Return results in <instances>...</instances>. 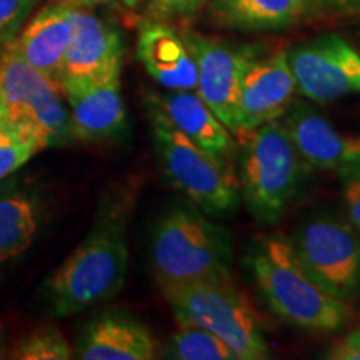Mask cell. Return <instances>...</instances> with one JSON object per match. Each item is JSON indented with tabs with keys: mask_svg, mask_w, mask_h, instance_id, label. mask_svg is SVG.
<instances>
[{
	"mask_svg": "<svg viewBox=\"0 0 360 360\" xmlns=\"http://www.w3.org/2000/svg\"><path fill=\"white\" fill-rule=\"evenodd\" d=\"M285 125L304 162L322 170L360 167V132L345 134L305 102H292Z\"/></svg>",
	"mask_w": 360,
	"mask_h": 360,
	"instance_id": "12",
	"label": "cell"
},
{
	"mask_svg": "<svg viewBox=\"0 0 360 360\" xmlns=\"http://www.w3.org/2000/svg\"><path fill=\"white\" fill-rule=\"evenodd\" d=\"M167 357L177 360H237L219 337L205 328L180 323V330L170 335Z\"/></svg>",
	"mask_w": 360,
	"mask_h": 360,
	"instance_id": "22",
	"label": "cell"
},
{
	"mask_svg": "<svg viewBox=\"0 0 360 360\" xmlns=\"http://www.w3.org/2000/svg\"><path fill=\"white\" fill-rule=\"evenodd\" d=\"M297 90L327 103L360 94V56L339 35H323L287 52Z\"/></svg>",
	"mask_w": 360,
	"mask_h": 360,
	"instance_id": "8",
	"label": "cell"
},
{
	"mask_svg": "<svg viewBox=\"0 0 360 360\" xmlns=\"http://www.w3.org/2000/svg\"><path fill=\"white\" fill-rule=\"evenodd\" d=\"M150 260L159 287L232 278V237L195 204L177 202L157 219Z\"/></svg>",
	"mask_w": 360,
	"mask_h": 360,
	"instance_id": "3",
	"label": "cell"
},
{
	"mask_svg": "<svg viewBox=\"0 0 360 360\" xmlns=\"http://www.w3.org/2000/svg\"><path fill=\"white\" fill-rule=\"evenodd\" d=\"M240 165V193L259 224L272 225L295 199L302 180V157L285 125L277 120L247 134Z\"/></svg>",
	"mask_w": 360,
	"mask_h": 360,
	"instance_id": "5",
	"label": "cell"
},
{
	"mask_svg": "<svg viewBox=\"0 0 360 360\" xmlns=\"http://www.w3.org/2000/svg\"><path fill=\"white\" fill-rule=\"evenodd\" d=\"M247 264L270 310L290 326L330 334L347 322L349 305L310 276L289 238H262Z\"/></svg>",
	"mask_w": 360,
	"mask_h": 360,
	"instance_id": "2",
	"label": "cell"
},
{
	"mask_svg": "<svg viewBox=\"0 0 360 360\" xmlns=\"http://www.w3.org/2000/svg\"><path fill=\"white\" fill-rule=\"evenodd\" d=\"M120 70L90 80L60 84L70 105V124L79 142H102L127 127V112L120 94Z\"/></svg>",
	"mask_w": 360,
	"mask_h": 360,
	"instance_id": "11",
	"label": "cell"
},
{
	"mask_svg": "<svg viewBox=\"0 0 360 360\" xmlns=\"http://www.w3.org/2000/svg\"><path fill=\"white\" fill-rule=\"evenodd\" d=\"M6 124H7V117H6V114H4V110H2V112H0V129H2Z\"/></svg>",
	"mask_w": 360,
	"mask_h": 360,
	"instance_id": "33",
	"label": "cell"
},
{
	"mask_svg": "<svg viewBox=\"0 0 360 360\" xmlns=\"http://www.w3.org/2000/svg\"><path fill=\"white\" fill-rule=\"evenodd\" d=\"M72 32L62 60L58 85L75 80H90L122 69V40L89 8L72 7Z\"/></svg>",
	"mask_w": 360,
	"mask_h": 360,
	"instance_id": "13",
	"label": "cell"
},
{
	"mask_svg": "<svg viewBox=\"0 0 360 360\" xmlns=\"http://www.w3.org/2000/svg\"><path fill=\"white\" fill-rule=\"evenodd\" d=\"M44 148V143L32 130L22 124L7 122L0 129V182L24 167Z\"/></svg>",
	"mask_w": 360,
	"mask_h": 360,
	"instance_id": "23",
	"label": "cell"
},
{
	"mask_svg": "<svg viewBox=\"0 0 360 360\" xmlns=\"http://www.w3.org/2000/svg\"><path fill=\"white\" fill-rule=\"evenodd\" d=\"M297 90L285 51L257 57L247 56L238 79V135L278 120L292 105Z\"/></svg>",
	"mask_w": 360,
	"mask_h": 360,
	"instance_id": "9",
	"label": "cell"
},
{
	"mask_svg": "<svg viewBox=\"0 0 360 360\" xmlns=\"http://www.w3.org/2000/svg\"><path fill=\"white\" fill-rule=\"evenodd\" d=\"M37 0H0V44L17 37Z\"/></svg>",
	"mask_w": 360,
	"mask_h": 360,
	"instance_id": "25",
	"label": "cell"
},
{
	"mask_svg": "<svg viewBox=\"0 0 360 360\" xmlns=\"http://www.w3.org/2000/svg\"><path fill=\"white\" fill-rule=\"evenodd\" d=\"M137 57L147 74L167 90H195L197 65L184 37L164 22H147L139 32Z\"/></svg>",
	"mask_w": 360,
	"mask_h": 360,
	"instance_id": "16",
	"label": "cell"
},
{
	"mask_svg": "<svg viewBox=\"0 0 360 360\" xmlns=\"http://www.w3.org/2000/svg\"><path fill=\"white\" fill-rule=\"evenodd\" d=\"M210 17L236 30H278L299 20L304 8L297 0H209Z\"/></svg>",
	"mask_w": 360,
	"mask_h": 360,
	"instance_id": "19",
	"label": "cell"
},
{
	"mask_svg": "<svg viewBox=\"0 0 360 360\" xmlns=\"http://www.w3.org/2000/svg\"><path fill=\"white\" fill-rule=\"evenodd\" d=\"M209 0H150V7L160 17H188Z\"/></svg>",
	"mask_w": 360,
	"mask_h": 360,
	"instance_id": "27",
	"label": "cell"
},
{
	"mask_svg": "<svg viewBox=\"0 0 360 360\" xmlns=\"http://www.w3.org/2000/svg\"><path fill=\"white\" fill-rule=\"evenodd\" d=\"M327 7L337 12H357L360 11V0H321Z\"/></svg>",
	"mask_w": 360,
	"mask_h": 360,
	"instance_id": "30",
	"label": "cell"
},
{
	"mask_svg": "<svg viewBox=\"0 0 360 360\" xmlns=\"http://www.w3.org/2000/svg\"><path fill=\"white\" fill-rule=\"evenodd\" d=\"M297 2H299L300 7L304 8V12H307L310 7L315 6V4H319V2H321V0H297Z\"/></svg>",
	"mask_w": 360,
	"mask_h": 360,
	"instance_id": "32",
	"label": "cell"
},
{
	"mask_svg": "<svg viewBox=\"0 0 360 360\" xmlns=\"http://www.w3.org/2000/svg\"><path fill=\"white\" fill-rule=\"evenodd\" d=\"M72 357L74 350L56 327H40L30 332L11 354V359L15 360H69Z\"/></svg>",
	"mask_w": 360,
	"mask_h": 360,
	"instance_id": "24",
	"label": "cell"
},
{
	"mask_svg": "<svg viewBox=\"0 0 360 360\" xmlns=\"http://www.w3.org/2000/svg\"><path fill=\"white\" fill-rule=\"evenodd\" d=\"M67 6L79 7V8H90L96 6H103V4H122V6L132 7L139 0H62Z\"/></svg>",
	"mask_w": 360,
	"mask_h": 360,
	"instance_id": "29",
	"label": "cell"
},
{
	"mask_svg": "<svg viewBox=\"0 0 360 360\" xmlns=\"http://www.w3.org/2000/svg\"><path fill=\"white\" fill-rule=\"evenodd\" d=\"M75 354L82 360H150L157 340L135 315L107 310L85 326Z\"/></svg>",
	"mask_w": 360,
	"mask_h": 360,
	"instance_id": "15",
	"label": "cell"
},
{
	"mask_svg": "<svg viewBox=\"0 0 360 360\" xmlns=\"http://www.w3.org/2000/svg\"><path fill=\"white\" fill-rule=\"evenodd\" d=\"M129 209L124 195L107 200L84 240L45 281L44 297L53 317H72L122 289L129 269Z\"/></svg>",
	"mask_w": 360,
	"mask_h": 360,
	"instance_id": "1",
	"label": "cell"
},
{
	"mask_svg": "<svg viewBox=\"0 0 360 360\" xmlns=\"http://www.w3.org/2000/svg\"><path fill=\"white\" fill-rule=\"evenodd\" d=\"M8 352V337L6 323L0 321V359H6Z\"/></svg>",
	"mask_w": 360,
	"mask_h": 360,
	"instance_id": "31",
	"label": "cell"
},
{
	"mask_svg": "<svg viewBox=\"0 0 360 360\" xmlns=\"http://www.w3.org/2000/svg\"><path fill=\"white\" fill-rule=\"evenodd\" d=\"M342 195L350 222L360 232V167L342 170Z\"/></svg>",
	"mask_w": 360,
	"mask_h": 360,
	"instance_id": "26",
	"label": "cell"
},
{
	"mask_svg": "<svg viewBox=\"0 0 360 360\" xmlns=\"http://www.w3.org/2000/svg\"><path fill=\"white\" fill-rule=\"evenodd\" d=\"M42 225V205L19 187L0 188V267L32 247Z\"/></svg>",
	"mask_w": 360,
	"mask_h": 360,
	"instance_id": "18",
	"label": "cell"
},
{
	"mask_svg": "<svg viewBox=\"0 0 360 360\" xmlns=\"http://www.w3.org/2000/svg\"><path fill=\"white\" fill-rule=\"evenodd\" d=\"M74 20L72 6L58 0L45 6L35 13L22 32L13 39L22 57L34 69L56 80L58 84L62 60L69 47Z\"/></svg>",
	"mask_w": 360,
	"mask_h": 360,
	"instance_id": "17",
	"label": "cell"
},
{
	"mask_svg": "<svg viewBox=\"0 0 360 360\" xmlns=\"http://www.w3.org/2000/svg\"><path fill=\"white\" fill-rule=\"evenodd\" d=\"M157 159L165 179L207 215H224L238 205L231 170L179 132L157 110L148 109Z\"/></svg>",
	"mask_w": 360,
	"mask_h": 360,
	"instance_id": "6",
	"label": "cell"
},
{
	"mask_svg": "<svg viewBox=\"0 0 360 360\" xmlns=\"http://www.w3.org/2000/svg\"><path fill=\"white\" fill-rule=\"evenodd\" d=\"M297 257L328 292L349 300L360 290V240L344 220L321 215L309 219L292 238Z\"/></svg>",
	"mask_w": 360,
	"mask_h": 360,
	"instance_id": "7",
	"label": "cell"
},
{
	"mask_svg": "<svg viewBox=\"0 0 360 360\" xmlns=\"http://www.w3.org/2000/svg\"><path fill=\"white\" fill-rule=\"evenodd\" d=\"M179 323L205 328L232 350L237 360L270 357L262 323L249 300L229 281H199L162 287Z\"/></svg>",
	"mask_w": 360,
	"mask_h": 360,
	"instance_id": "4",
	"label": "cell"
},
{
	"mask_svg": "<svg viewBox=\"0 0 360 360\" xmlns=\"http://www.w3.org/2000/svg\"><path fill=\"white\" fill-rule=\"evenodd\" d=\"M60 85L47 77L35 89L13 122L25 125L40 139L44 147L67 146L75 141L72 134L70 112L60 96Z\"/></svg>",
	"mask_w": 360,
	"mask_h": 360,
	"instance_id": "20",
	"label": "cell"
},
{
	"mask_svg": "<svg viewBox=\"0 0 360 360\" xmlns=\"http://www.w3.org/2000/svg\"><path fill=\"white\" fill-rule=\"evenodd\" d=\"M45 79L47 75L34 69L22 57L13 40L4 45L0 53V98L7 122H13L19 117L27 101Z\"/></svg>",
	"mask_w": 360,
	"mask_h": 360,
	"instance_id": "21",
	"label": "cell"
},
{
	"mask_svg": "<svg viewBox=\"0 0 360 360\" xmlns=\"http://www.w3.org/2000/svg\"><path fill=\"white\" fill-rule=\"evenodd\" d=\"M146 102L148 109L159 112L188 141L229 169L236 154L231 130L220 122L195 90H170L164 96L150 94Z\"/></svg>",
	"mask_w": 360,
	"mask_h": 360,
	"instance_id": "14",
	"label": "cell"
},
{
	"mask_svg": "<svg viewBox=\"0 0 360 360\" xmlns=\"http://www.w3.org/2000/svg\"><path fill=\"white\" fill-rule=\"evenodd\" d=\"M0 112H2V98H0Z\"/></svg>",
	"mask_w": 360,
	"mask_h": 360,
	"instance_id": "34",
	"label": "cell"
},
{
	"mask_svg": "<svg viewBox=\"0 0 360 360\" xmlns=\"http://www.w3.org/2000/svg\"><path fill=\"white\" fill-rule=\"evenodd\" d=\"M327 359L330 360H360V327L340 339L328 350Z\"/></svg>",
	"mask_w": 360,
	"mask_h": 360,
	"instance_id": "28",
	"label": "cell"
},
{
	"mask_svg": "<svg viewBox=\"0 0 360 360\" xmlns=\"http://www.w3.org/2000/svg\"><path fill=\"white\" fill-rule=\"evenodd\" d=\"M197 65V89L202 101L232 135H238V79L249 47H233L197 32L182 34Z\"/></svg>",
	"mask_w": 360,
	"mask_h": 360,
	"instance_id": "10",
	"label": "cell"
}]
</instances>
